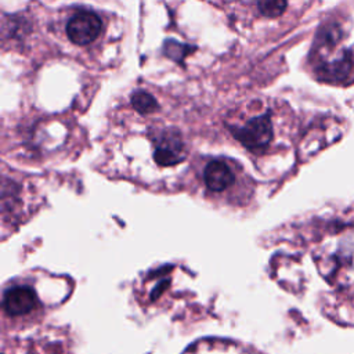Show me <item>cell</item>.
Wrapping results in <instances>:
<instances>
[{
    "label": "cell",
    "instance_id": "5",
    "mask_svg": "<svg viewBox=\"0 0 354 354\" xmlns=\"http://www.w3.org/2000/svg\"><path fill=\"white\" fill-rule=\"evenodd\" d=\"M203 180L209 189L218 192L228 188L232 184L234 174L225 162L214 159L205 167Z\"/></svg>",
    "mask_w": 354,
    "mask_h": 354
},
{
    "label": "cell",
    "instance_id": "1",
    "mask_svg": "<svg viewBox=\"0 0 354 354\" xmlns=\"http://www.w3.org/2000/svg\"><path fill=\"white\" fill-rule=\"evenodd\" d=\"M234 137L250 151L264 149L272 140V123L268 113L249 119L243 126L232 129Z\"/></svg>",
    "mask_w": 354,
    "mask_h": 354
},
{
    "label": "cell",
    "instance_id": "6",
    "mask_svg": "<svg viewBox=\"0 0 354 354\" xmlns=\"http://www.w3.org/2000/svg\"><path fill=\"white\" fill-rule=\"evenodd\" d=\"M131 105L140 113H151L158 109L156 100L147 91H136L131 95Z\"/></svg>",
    "mask_w": 354,
    "mask_h": 354
},
{
    "label": "cell",
    "instance_id": "3",
    "mask_svg": "<svg viewBox=\"0 0 354 354\" xmlns=\"http://www.w3.org/2000/svg\"><path fill=\"white\" fill-rule=\"evenodd\" d=\"M153 159L159 166H173L184 160V144L176 131H163L155 140Z\"/></svg>",
    "mask_w": 354,
    "mask_h": 354
},
{
    "label": "cell",
    "instance_id": "7",
    "mask_svg": "<svg viewBox=\"0 0 354 354\" xmlns=\"http://www.w3.org/2000/svg\"><path fill=\"white\" fill-rule=\"evenodd\" d=\"M257 7L263 15L268 18H275L285 11V8L288 7V3L282 0H266V1H259Z\"/></svg>",
    "mask_w": 354,
    "mask_h": 354
},
{
    "label": "cell",
    "instance_id": "2",
    "mask_svg": "<svg viewBox=\"0 0 354 354\" xmlns=\"http://www.w3.org/2000/svg\"><path fill=\"white\" fill-rule=\"evenodd\" d=\"M101 28L102 22L97 14L91 11H80L69 18L66 24V35L72 43L86 46L98 37Z\"/></svg>",
    "mask_w": 354,
    "mask_h": 354
},
{
    "label": "cell",
    "instance_id": "8",
    "mask_svg": "<svg viewBox=\"0 0 354 354\" xmlns=\"http://www.w3.org/2000/svg\"><path fill=\"white\" fill-rule=\"evenodd\" d=\"M188 50V46L177 43L174 40H169L165 43V54L174 61H181V58L185 57Z\"/></svg>",
    "mask_w": 354,
    "mask_h": 354
},
{
    "label": "cell",
    "instance_id": "4",
    "mask_svg": "<svg viewBox=\"0 0 354 354\" xmlns=\"http://www.w3.org/2000/svg\"><path fill=\"white\" fill-rule=\"evenodd\" d=\"M37 306V297L29 286H12L3 296V308L8 315H25Z\"/></svg>",
    "mask_w": 354,
    "mask_h": 354
}]
</instances>
